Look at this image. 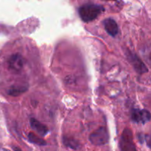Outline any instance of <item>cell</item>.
<instances>
[{"instance_id":"obj_1","label":"cell","mask_w":151,"mask_h":151,"mask_svg":"<svg viewBox=\"0 0 151 151\" xmlns=\"http://www.w3.org/2000/svg\"><path fill=\"white\" fill-rule=\"evenodd\" d=\"M104 10V7L100 4L88 3L81 6L78 13L83 22L88 23L97 19Z\"/></svg>"},{"instance_id":"obj_8","label":"cell","mask_w":151,"mask_h":151,"mask_svg":"<svg viewBox=\"0 0 151 151\" xmlns=\"http://www.w3.org/2000/svg\"><path fill=\"white\" fill-rule=\"evenodd\" d=\"M30 125L32 129L35 130L39 135L42 136V137L47 135V133L49 132L48 128L46 125H44V124H42L34 118H32L30 119Z\"/></svg>"},{"instance_id":"obj_11","label":"cell","mask_w":151,"mask_h":151,"mask_svg":"<svg viewBox=\"0 0 151 151\" xmlns=\"http://www.w3.org/2000/svg\"><path fill=\"white\" fill-rule=\"evenodd\" d=\"M27 88L25 86H13L9 89L8 94L13 97H17L22 93L25 92Z\"/></svg>"},{"instance_id":"obj_5","label":"cell","mask_w":151,"mask_h":151,"mask_svg":"<svg viewBox=\"0 0 151 151\" xmlns=\"http://www.w3.org/2000/svg\"><path fill=\"white\" fill-rule=\"evenodd\" d=\"M9 68L15 72H19L24 66V58L21 55L14 54L9 58Z\"/></svg>"},{"instance_id":"obj_6","label":"cell","mask_w":151,"mask_h":151,"mask_svg":"<svg viewBox=\"0 0 151 151\" xmlns=\"http://www.w3.org/2000/svg\"><path fill=\"white\" fill-rule=\"evenodd\" d=\"M128 59L130 60V62L132 63L133 66L135 69L138 73L139 74H144L148 72V69L147 66L145 65V63L139 58L138 56L136 55L135 54H131L128 55Z\"/></svg>"},{"instance_id":"obj_13","label":"cell","mask_w":151,"mask_h":151,"mask_svg":"<svg viewBox=\"0 0 151 151\" xmlns=\"http://www.w3.org/2000/svg\"><path fill=\"white\" fill-rule=\"evenodd\" d=\"M0 151H10L9 150H7V149H4V148H3V149H1V150Z\"/></svg>"},{"instance_id":"obj_12","label":"cell","mask_w":151,"mask_h":151,"mask_svg":"<svg viewBox=\"0 0 151 151\" xmlns=\"http://www.w3.org/2000/svg\"><path fill=\"white\" fill-rule=\"evenodd\" d=\"M13 150L14 151H22L18 147H13Z\"/></svg>"},{"instance_id":"obj_7","label":"cell","mask_w":151,"mask_h":151,"mask_svg":"<svg viewBox=\"0 0 151 151\" xmlns=\"http://www.w3.org/2000/svg\"><path fill=\"white\" fill-rule=\"evenodd\" d=\"M105 29L106 32L111 36H116L119 32V27H118L117 23L113 19H106L103 22Z\"/></svg>"},{"instance_id":"obj_14","label":"cell","mask_w":151,"mask_h":151,"mask_svg":"<svg viewBox=\"0 0 151 151\" xmlns=\"http://www.w3.org/2000/svg\"><path fill=\"white\" fill-rule=\"evenodd\" d=\"M105 1H116V0H105Z\"/></svg>"},{"instance_id":"obj_9","label":"cell","mask_w":151,"mask_h":151,"mask_svg":"<svg viewBox=\"0 0 151 151\" xmlns=\"http://www.w3.org/2000/svg\"><path fill=\"white\" fill-rule=\"evenodd\" d=\"M63 142L66 147L73 149V150H77L80 147V143L77 140H75V139L71 138V137H63Z\"/></svg>"},{"instance_id":"obj_10","label":"cell","mask_w":151,"mask_h":151,"mask_svg":"<svg viewBox=\"0 0 151 151\" xmlns=\"http://www.w3.org/2000/svg\"><path fill=\"white\" fill-rule=\"evenodd\" d=\"M28 139H29V141L30 142L37 145L44 146L47 145V142L43 139L40 138L39 137L35 135L33 133H29V135H28Z\"/></svg>"},{"instance_id":"obj_2","label":"cell","mask_w":151,"mask_h":151,"mask_svg":"<svg viewBox=\"0 0 151 151\" xmlns=\"http://www.w3.org/2000/svg\"><path fill=\"white\" fill-rule=\"evenodd\" d=\"M119 148L121 151H137L132 131L130 128L124 129L119 139Z\"/></svg>"},{"instance_id":"obj_4","label":"cell","mask_w":151,"mask_h":151,"mask_svg":"<svg viewBox=\"0 0 151 151\" xmlns=\"http://www.w3.org/2000/svg\"><path fill=\"white\" fill-rule=\"evenodd\" d=\"M131 118L137 123L145 124L150 120V113L147 110L134 109L131 114Z\"/></svg>"},{"instance_id":"obj_3","label":"cell","mask_w":151,"mask_h":151,"mask_svg":"<svg viewBox=\"0 0 151 151\" xmlns=\"http://www.w3.org/2000/svg\"><path fill=\"white\" fill-rule=\"evenodd\" d=\"M89 140L94 145H104L109 142V134L107 129L104 127H100L91 134Z\"/></svg>"}]
</instances>
